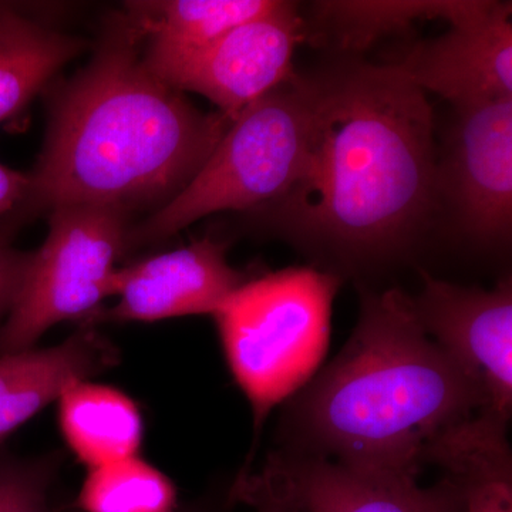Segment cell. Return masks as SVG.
<instances>
[{
    "instance_id": "6da1fadb",
    "label": "cell",
    "mask_w": 512,
    "mask_h": 512,
    "mask_svg": "<svg viewBox=\"0 0 512 512\" xmlns=\"http://www.w3.org/2000/svg\"><path fill=\"white\" fill-rule=\"evenodd\" d=\"M316 86L305 171L262 211L343 279L406 258L439 208L433 110L390 63L348 64Z\"/></svg>"
},
{
    "instance_id": "7a4b0ae2",
    "label": "cell",
    "mask_w": 512,
    "mask_h": 512,
    "mask_svg": "<svg viewBox=\"0 0 512 512\" xmlns=\"http://www.w3.org/2000/svg\"><path fill=\"white\" fill-rule=\"evenodd\" d=\"M282 406L275 453L412 478L493 414L483 387L421 329L410 295L365 286L348 343Z\"/></svg>"
},
{
    "instance_id": "3957f363",
    "label": "cell",
    "mask_w": 512,
    "mask_h": 512,
    "mask_svg": "<svg viewBox=\"0 0 512 512\" xmlns=\"http://www.w3.org/2000/svg\"><path fill=\"white\" fill-rule=\"evenodd\" d=\"M126 10L109 20L90 62L50 96L26 215L67 205L161 208L207 163L231 120L198 110L148 69Z\"/></svg>"
},
{
    "instance_id": "277c9868",
    "label": "cell",
    "mask_w": 512,
    "mask_h": 512,
    "mask_svg": "<svg viewBox=\"0 0 512 512\" xmlns=\"http://www.w3.org/2000/svg\"><path fill=\"white\" fill-rule=\"evenodd\" d=\"M342 281L313 266L256 275L212 316L229 370L251 404L255 446L276 407L319 372Z\"/></svg>"
},
{
    "instance_id": "5b68a950",
    "label": "cell",
    "mask_w": 512,
    "mask_h": 512,
    "mask_svg": "<svg viewBox=\"0 0 512 512\" xmlns=\"http://www.w3.org/2000/svg\"><path fill=\"white\" fill-rule=\"evenodd\" d=\"M316 79L296 74L232 120L197 175L173 200L128 231V248L173 237L221 211H262L284 198L305 171Z\"/></svg>"
},
{
    "instance_id": "8992f818",
    "label": "cell",
    "mask_w": 512,
    "mask_h": 512,
    "mask_svg": "<svg viewBox=\"0 0 512 512\" xmlns=\"http://www.w3.org/2000/svg\"><path fill=\"white\" fill-rule=\"evenodd\" d=\"M130 227L120 208L67 205L50 211L49 234L30 252L25 279L0 328V355L35 348L56 323L96 315L101 302L114 296Z\"/></svg>"
},
{
    "instance_id": "52a82bcc",
    "label": "cell",
    "mask_w": 512,
    "mask_h": 512,
    "mask_svg": "<svg viewBox=\"0 0 512 512\" xmlns=\"http://www.w3.org/2000/svg\"><path fill=\"white\" fill-rule=\"evenodd\" d=\"M308 37L299 6L281 2L191 55L146 63L168 86L201 94L228 120L296 76L293 55Z\"/></svg>"
},
{
    "instance_id": "ba28073f",
    "label": "cell",
    "mask_w": 512,
    "mask_h": 512,
    "mask_svg": "<svg viewBox=\"0 0 512 512\" xmlns=\"http://www.w3.org/2000/svg\"><path fill=\"white\" fill-rule=\"evenodd\" d=\"M456 110L437 161L439 202L471 244L504 249L512 231V99Z\"/></svg>"
},
{
    "instance_id": "9c48e42d",
    "label": "cell",
    "mask_w": 512,
    "mask_h": 512,
    "mask_svg": "<svg viewBox=\"0 0 512 512\" xmlns=\"http://www.w3.org/2000/svg\"><path fill=\"white\" fill-rule=\"evenodd\" d=\"M423 289L410 296L421 329L487 394L491 413L512 412V279L493 289L470 288L420 271Z\"/></svg>"
},
{
    "instance_id": "30bf717a",
    "label": "cell",
    "mask_w": 512,
    "mask_h": 512,
    "mask_svg": "<svg viewBox=\"0 0 512 512\" xmlns=\"http://www.w3.org/2000/svg\"><path fill=\"white\" fill-rule=\"evenodd\" d=\"M228 244L212 237L119 268L114 296L119 303L100 309L86 325L156 322L220 311L251 276L228 264Z\"/></svg>"
},
{
    "instance_id": "8fae6325",
    "label": "cell",
    "mask_w": 512,
    "mask_h": 512,
    "mask_svg": "<svg viewBox=\"0 0 512 512\" xmlns=\"http://www.w3.org/2000/svg\"><path fill=\"white\" fill-rule=\"evenodd\" d=\"M390 64L421 92L439 94L456 109L512 99L511 3L493 2L480 18L417 43Z\"/></svg>"
},
{
    "instance_id": "7c38bea8",
    "label": "cell",
    "mask_w": 512,
    "mask_h": 512,
    "mask_svg": "<svg viewBox=\"0 0 512 512\" xmlns=\"http://www.w3.org/2000/svg\"><path fill=\"white\" fill-rule=\"evenodd\" d=\"M261 470L274 478L296 512H467L463 487L448 476L423 487L419 478L275 451Z\"/></svg>"
},
{
    "instance_id": "4fadbf2b",
    "label": "cell",
    "mask_w": 512,
    "mask_h": 512,
    "mask_svg": "<svg viewBox=\"0 0 512 512\" xmlns=\"http://www.w3.org/2000/svg\"><path fill=\"white\" fill-rule=\"evenodd\" d=\"M116 362V348L86 323L53 348L0 355V441L59 400L67 387Z\"/></svg>"
},
{
    "instance_id": "5bb4252c",
    "label": "cell",
    "mask_w": 512,
    "mask_h": 512,
    "mask_svg": "<svg viewBox=\"0 0 512 512\" xmlns=\"http://www.w3.org/2000/svg\"><path fill=\"white\" fill-rule=\"evenodd\" d=\"M89 47L86 39L50 28L19 6L0 2V123L25 110L70 60Z\"/></svg>"
},
{
    "instance_id": "9a60e30c",
    "label": "cell",
    "mask_w": 512,
    "mask_h": 512,
    "mask_svg": "<svg viewBox=\"0 0 512 512\" xmlns=\"http://www.w3.org/2000/svg\"><path fill=\"white\" fill-rule=\"evenodd\" d=\"M278 0L130 2L126 13L143 35L146 63L198 52L242 23L265 15Z\"/></svg>"
},
{
    "instance_id": "2e32d148",
    "label": "cell",
    "mask_w": 512,
    "mask_h": 512,
    "mask_svg": "<svg viewBox=\"0 0 512 512\" xmlns=\"http://www.w3.org/2000/svg\"><path fill=\"white\" fill-rule=\"evenodd\" d=\"M64 440L92 468L137 456L143 443V417L120 390L90 380L73 383L59 397Z\"/></svg>"
},
{
    "instance_id": "e0dca14e",
    "label": "cell",
    "mask_w": 512,
    "mask_h": 512,
    "mask_svg": "<svg viewBox=\"0 0 512 512\" xmlns=\"http://www.w3.org/2000/svg\"><path fill=\"white\" fill-rule=\"evenodd\" d=\"M493 2L433 0V2H316L320 37L340 52H362L380 37L406 32L417 20L443 19L451 26L483 16Z\"/></svg>"
},
{
    "instance_id": "ac0fdd59",
    "label": "cell",
    "mask_w": 512,
    "mask_h": 512,
    "mask_svg": "<svg viewBox=\"0 0 512 512\" xmlns=\"http://www.w3.org/2000/svg\"><path fill=\"white\" fill-rule=\"evenodd\" d=\"M73 508L80 512H175L173 481L138 456L92 468Z\"/></svg>"
},
{
    "instance_id": "d6986e66",
    "label": "cell",
    "mask_w": 512,
    "mask_h": 512,
    "mask_svg": "<svg viewBox=\"0 0 512 512\" xmlns=\"http://www.w3.org/2000/svg\"><path fill=\"white\" fill-rule=\"evenodd\" d=\"M52 478L47 463L0 457V512H55L50 507Z\"/></svg>"
},
{
    "instance_id": "ffe728a7",
    "label": "cell",
    "mask_w": 512,
    "mask_h": 512,
    "mask_svg": "<svg viewBox=\"0 0 512 512\" xmlns=\"http://www.w3.org/2000/svg\"><path fill=\"white\" fill-rule=\"evenodd\" d=\"M512 456L483 461L460 477L467 512H512Z\"/></svg>"
},
{
    "instance_id": "44dd1931",
    "label": "cell",
    "mask_w": 512,
    "mask_h": 512,
    "mask_svg": "<svg viewBox=\"0 0 512 512\" xmlns=\"http://www.w3.org/2000/svg\"><path fill=\"white\" fill-rule=\"evenodd\" d=\"M231 495L235 504L248 505L255 512H296L274 478L262 470H241L232 480Z\"/></svg>"
},
{
    "instance_id": "7402d4cb",
    "label": "cell",
    "mask_w": 512,
    "mask_h": 512,
    "mask_svg": "<svg viewBox=\"0 0 512 512\" xmlns=\"http://www.w3.org/2000/svg\"><path fill=\"white\" fill-rule=\"evenodd\" d=\"M30 262V252L10 247L0 237V328L16 301Z\"/></svg>"
},
{
    "instance_id": "603a6c76",
    "label": "cell",
    "mask_w": 512,
    "mask_h": 512,
    "mask_svg": "<svg viewBox=\"0 0 512 512\" xmlns=\"http://www.w3.org/2000/svg\"><path fill=\"white\" fill-rule=\"evenodd\" d=\"M29 173H20L0 163V221L8 220L28 197Z\"/></svg>"
},
{
    "instance_id": "cb8c5ba5",
    "label": "cell",
    "mask_w": 512,
    "mask_h": 512,
    "mask_svg": "<svg viewBox=\"0 0 512 512\" xmlns=\"http://www.w3.org/2000/svg\"><path fill=\"white\" fill-rule=\"evenodd\" d=\"M232 483V481H231ZM231 483H222L217 487L210 488L207 493L200 495L190 503L180 504L175 512H234L237 507L232 500ZM63 512H80L70 507Z\"/></svg>"
}]
</instances>
